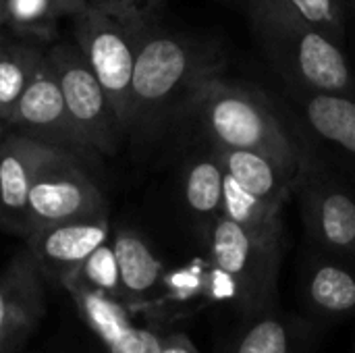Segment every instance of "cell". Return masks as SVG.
I'll use <instances>...</instances> for the list:
<instances>
[{
	"instance_id": "5bb4252c",
	"label": "cell",
	"mask_w": 355,
	"mask_h": 353,
	"mask_svg": "<svg viewBox=\"0 0 355 353\" xmlns=\"http://www.w3.org/2000/svg\"><path fill=\"white\" fill-rule=\"evenodd\" d=\"M300 298L312 320L355 318V262L312 246L302 262Z\"/></svg>"
},
{
	"instance_id": "484cf974",
	"label": "cell",
	"mask_w": 355,
	"mask_h": 353,
	"mask_svg": "<svg viewBox=\"0 0 355 353\" xmlns=\"http://www.w3.org/2000/svg\"><path fill=\"white\" fill-rule=\"evenodd\" d=\"M160 353H202L196 343L181 331H162Z\"/></svg>"
},
{
	"instance_id": "ffe728a7",
	"label": "cell",
	"mask_w": 355,
	"mask_h": 353,
	"mask_svg": "<svg viewBox=\"0 0 355 353\" xmlns=\"http://www.w3.org/2000/svg\"><path fill=\"white\" fill-rule=\"evenodd\" d=\"M223 189H225V169L216 152L208 146L206 152L191 156V160L183 169V179H181L183 204L189 216L196 221L200 235H204L208 225L220 214Z\"/></svg>"
},
{
	"instance_id": "1f68e13d",
	"label": "cell",
	"mask_w": 355,
	"mask_h": 353,
	"mask_svg": "<svg viewBox=\"0 0 355 353\" xmlns=\"http://www.w3.org/2000/svg\"><path fill=\"white\" fill-rule=\"evenodd\" d=\"M347 4H352V6L355 8V0H347Z\"/></svg>"
},
{
	"instance_id": "83f0119b",
	"label": "cell",
	"mask_w": 355,
	"mask_h": 353,
	"mask_svg": "<svg viewBox=\"0 0 355 353\" xmlns=\"http://www.w3.org/2000/svg\"><path fill=\"white\" fill-rule=\"evenodd\" d=\"M0 27H4V0H0Z\"/></svg>"
},
{
	"instance_id": "d6986e66",
	"label": "cell",
	"mask_w": 355,
	"mask_h": 353,
	"mask_svg": "<svg viewBox=\"0 0 355 353\" xmlns=\"http://www.w3.org/2000/svg\"><path fill=\"white\" fill-rule=\"evenodd\" d=\"M308 127L322 141L345 152L355 160V98L329 92H308L289 87Z\"/></svg>"
},
{
	"instance_id": "4316f807",
	"label": "cell",
	"mask_w": 355,
	"mask_h": 353,
	"mask_svg": "<svg viewBox=\"0 0 355 353\" xmlns=\"http://www.w3.org/2000/svg\"><path fill=\"white\" fill-rule=\"evenodd\" d=\"M56 6L60 8V12L64 17H73L85 8H94V6H100V8H108V6H121V4H127V2H133V0H54Z\"/></svg>"
},
{
	"instance_id": "8fae6325",
	"label": "cell",
	"mask_w": 355,
	"mask_h": 353,
	"mask_svg": "<svg viewBox=\"0 0 355 353\" xmlns=\"http://www.w3.org/2000/svg\"><path fill=\"white\" fill-rule=\"evenodd\" d=\"M64 291L71 295L77 316L104 353H160L164 329L152 322L139 325L135 312L121 298L81 287H69Z\"/></svg>"
},
{
	"instance_id": "8992f818",
	"label": "cell",
	"mask_w": 355,
	"mask_h": 353,
	"mask_svg": "<svg viewBox=\"0 0 355 353\" xmlns=\"http://www.w3.org/2000/svg\"><path fill=\"white\" fill-rule=\"evenodd\" d=\"M48 58L62 89L75 131L87 152L112 156L127 137L104 87L75 44H54Z\"/></svg>"
},
{
	"instance_id": "7c38bea8",
	"label": "cell",
	"mask_w": 355,
	"mask_h": 353,
	"mask_svg": "<svg viewBox=\"0 0 355 353\" xmlns=\"http://www.w3.org/2000/svg\"><path fill=\"white\" fill-rule=\"evenodd\" d=\"M108 214L67 221L31 231L25 248L46 281L60 285L96 248L110 239Z\"/></svg>"
},
{
	"instance_id": "7a4b0ae2",
	"label": "cell",
	"mask_w": 355,
	"mask_h": 353,
	"mask_svg": "<svg viewBox=\"0 0 355 353\" xmlns=\"http://www.w3.org/2000/svg\"><path fill=\"white\" fill-rule=\"evenodd\" d=\"M181 123H191L214 148L260 150L289 162L308 158L272 100L260 87L227 79L223 73L204 79L196 87Z\"/></svg>"
},
{
	"instance_id": "ba28073f",
	"label": "cell",
	"mask_w": 355,
	"mask_h": 353,
	"mask_svg": "<svg viewBox=\"0 0 355 353\" xmlns=\"http://www.w3.org/2000/svg\"><path fill=\"white\" fill-rule=\"evenodd\" d=\"M302 218L310 243L355 262V193L320 164L306 158L297 183Z\"/></svg>"
},
{
	"instance_id": "9c48e42d",
	"label": "cell",
	"mask_w": 355,
	"mask_h": 353,
	"mask_svg": "<svg viewBox=\"0 0 355 353\" xmlns=\"http://www.w3.org/2000/svg\"><path fill=\"white\" fill-rule=\"evenodd\" d=\"M46 314V279L25 250L0 273V353H21Z\"/></svg>"
},
{
	"instance_id": "603a6c76",
	"label": "cell",
	"mask_w": 355,
	"mask_h": 353,
	"mask_svg": "<svg viewBox=\"0 0 355 353\" xmlns=\"http://www.w3.org/2000/svg\"><path fill=\"white\" fill-rule=\"evenodd\" d=\"M62 17L54 0H4V27L23 40H54Z\"/></svg>"
},
{
	"instance_id": "ac0fdd59",
	"label": "cell",
	"mask_w": 355,
	"mask_h": 353,
	"mask_svg": "<svg viewBox=\"0 0 355 353\" xmlns=\"http://www.w3.org/2000/svg\"><path fill=\"white\" fill-rule=\"evenodd\" d=\"M208 258H193L187 264L166 268L160 291L137 314H144L148 322L166 329L168 325L187 318L208 306Z\"/></svg>"
},
{
	"instance_id": "cb8c5ba5",
	"label": "cell",
	"mask_w": 355,
	"mask_h": 353,
	"mask_svg": "<svg viewBox=\"0 0 355 353\" xmlns=\"http://www.w3.org/2000/svg\"><path fill=\"white\" fill-rule=\"evenodd\" d=\"M60 287L62 289L81 287V289L100 291V293L110 295V298H121V275H119V264H116V256H114L112 241L108 239L100 248H96L60 283Z\"/></svg>"
},
{
	"instance_id": "4fadbf2b",
	"label": "cell",
	"mask_w": 355,
	"mask_h": 353,
	"mask_svg": "<svg viewBox=\"0 0 355 353\" xmlns=\"http://www.w3.org/2000/svg\"><path fill=\"white\" fill-rule=\"evenodd\" d=\"M56 146L25 133L0 139V229L27 237V198L35 175Z\"/></svg>"
},
{
	"instance_id": "7402d4cb",
	"label": "cell",
	"mask_w": 355,
	"mask_h": 353,
	"mask_svg": "<svg viewBox=\"0 0 355 353\" xmlns=\"http://www.w3.org/2000/svg\"><path fill=\"white\" fill-rule=\"evenodd\" d=\"M283 208L285 206L277 202H268L250 193L225 173L223 208H220L223 216L256 233H283V216H281Z\"/></svg>"
},
{
	"instance_id": "52a82bcc",
	"label": "cell",
	"mask_w": 355,
	"mask_h": 353,
	"mask_svg": "<svg viewBox=\"0 0 355 353\" xmlns=\"http://www.w3.org/2000/svg\"><path fill=\"white\" fill-rule=\"evenodd\" d=\"M108 214L102 187L77 154L56 148L40 166L27 198V235L35 229Z\"/></svg>"
},
{
	"instance_id": "d4e9b609",
	"label": "cell",
	"mask_w": 355,
	"mask_h": 353,
	"mask_svg": "<svg viewBox=\"0 0 355 353\" xmlns=\"http://www.w3.org/2000/svg\"><path fill=\"white\" fill-rule=\"evenodd\" d=\"M268 2L289 12L291 17L324 31L341 46L345 44L347 6H349L347 0H268Z\"/></svg>"
},
{
	"instance_id": "5b68a950",
	"label": "cell",
	"mask_w": 355,
	"mask_h": 353,
	"mask_svg": "<svg viewBox=\"0 0 355 353\" xmlns=\"http://www.w3.org/2000/svg\"><path fill=\"white\" fill-rule=\"evenodd\" d=\"M202 239L208 262L220 268L235 287L233 312L239 320L279 306L283 233H256L218 214Z\"/></svg>"
},
{
	"instance_id": "30bf717a",
	"label": "cell",
	"mask_w": 355,
	"mask_h": 353,
	"mask_svg": "<svg viewBox=\"0 0 355 353\" xmlns=\"http://www.w3.org/2000/svg\"><path fill=\"white\" fill-rule=\"evenodd\" d=\"M6 123L17 127L19 133H25L56 148H64L77 156L81 152H87L67 110V102L48 52L40 69L27 83L25 92L17 100L15 108L10 110Z\"/></svg>"
},
{
	"instance_id": "e0dca14e",
	"label": "cell",
	"mask_w": 355,
	"mask_h": 353,
	"mask_svg": "<svg viewBox=\"0 0 355 353\" xmlns=\"http://www.w3.org/2000/svg\"><path fill=\"white\" fill-rule=\"evenodd\" d=\"M110 241L121 275V298L137 314L156 300L166 266L148 237L133 227H119Z\"/></svg>"
},
{
	"instance_id": "4dcf8cb0",
	"label": "cell",
	"mask_w": 355,
	"mask_h": 353,
	"mask_svg": "<svg viewBox=\"0 0 355 353\" xmlns=\"http://www.w3.org/2000/svg\"><path fill=\"white\" fill-rule=\"evenodd\" d=\"M135 4H148V2H152V0H133Z\"/></svg>"
},
{
	"instance_id": "277c9868",
	"label": "cell",
	"mask_w": 355,
	"mask_h": 353,
	"mask_svg": "<svg viewBox=\"0 0 355 353\" xmlns=\"http://www.w3.org/2000/svg\"><path fill=\"white\" fill-rule=\"evenodd\" d=\"M154 2H127L108 8H85L73 15L75 46L104 87L125 133L131 106V81L139 42L154 15Z\"/></svg>"
},
{
	"instance_id": "d6a6232c",
	"label": "cell",
	"mask_w": 355,
	"mask_h": 353,
	"mask_svg": "<svg viewBox=\"0 0 355 353\" xmlns=\"http://www.w3.org/2000/svg\"><path fill=\"white\" fill-rule=\"evenodd\" d=\"M2 37H4V35H2V33H0V40H2Z\"/></svg>"
},
{
	"instance_id": "f546056e",
	"label": "cell",
	"mask_w": 355,
	"mask_h": 353,
	"mask_svg": "<svg viewBox=\"0 0 355 353\" xmlns=\"http://www.w3.org/2000/svg\"><path fill=\"white\" fill-rule=\"evenodd\" d=\"M4 137V121L0 119V139Z\"/></svg>"
},
{
	"instance_id": "f1b7e54d",
	"label": "cell",
	"mask_w": 355,
	"mask_h": 353,
	"mask_svg": "<svg viewBox=\"0 0 355 353\" xmlns=\"http://www.w3.org/2000/svg\"><path fill=\"white\" fill-rule=\"evenodd\" d=\"M223 2H227V4H237V6L243 4V0H223Z\"/></svg>"
},
{
	"instance_id": "3957f363",
	"label": "cell",
	"mask_w": 355,
	"mask_h": 353,
	"mask_svg": "<svg viewBox=\"0 0 355 353\" xmlns=\"http://www.w3.org/2000/svg\"><path fill=\"white\" fill-rule=\"evenodd\" d=\"M241 8L264 58L289 87L355 98L354 73L339 42L268 0H245Z\"/></svg>"
},
{
	"instance_id": "2e32d148",
	"label": "cell",
	"mask_w": 355,
	"mask_h": 353,
	"mask_svg": "<svg viewBox=\"0 0 355 353\" xmlns=\"http://www.w3.org/2000/svg\"><path fill=\"white\" fill-rule=\"evenodd\" d=\"M225 173L250 193L285 206L297 189L304 162H289L260 150L214 148Z\"/></svg>"
},
{
	"instance_id": "6da1fadb",
	"label": "cell",
	"mask_w": 355,
	"mask_h": 353,
	"mask_svg": "<svg viewBox=\"0 0 355 353\" xmlns=\"http://www.w3.org/2000/svg\"><path fill=\"white\" fill-rule=\"evenodd\" d=\"M225 67L227 56L216 42L166 29L154 12L135 58L127 137L139 146L156 144L179 125L196 87Z\"/></svg>"
},
{
	"instance_id": "836d02e7",
	"label": "cell",
	"mask_w": 355,
	"mask_h": 353,
	"mask_svg": "<svg viewBox=\"0 0 355 353\" xmlns=\"http://www.w3.org/2000/svg\"><path fill=\"white\" fill-rule=\"evenodd\" d=\"M354 343H355V341H354ZM354 347H355V345H354Z\"/></svg>"
},
{
	"instance_id": "9a60e30c",
	"label": "cell",
	"mask_w": 355,
	"mask_h": 353,
	"mask_svg": "<svg viewBox=\"0 0 355 353\" xmlns=\"http://www.w3.org/2000/svg\"><path fill=\"white\" fill-rule=\"evenodd\" d=\"M318 337L316 320L275 306L239 320L220 353H316Z\"/></svg>"
},
{
	"instance_id": "44dd1931",
	"label": "cell",
	"mask_w": 355,
	"mask_h": 353,
	"mask_svg": "<svg viewBox=\"0 0 355 353\" xmlns=\"http://www.w3.org/2000/svg\"><path fill=\"white\" fill-rule=\"evenodd\" d=\"M44 58L46 48L37 42L0 40V119L4 123Z\"/></svg>"
}]
</instances>
